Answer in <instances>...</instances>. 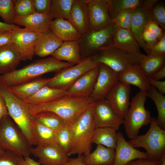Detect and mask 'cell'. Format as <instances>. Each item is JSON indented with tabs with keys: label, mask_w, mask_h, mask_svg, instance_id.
I'll return each instance as SVG.
<instances>
[{
	"label": "cell",
	"mask_w": 165,
	"mask_h": 165,
	"mask_svg": "<svg viewBox=\"0 0 165 165\" xmlns=\"http://www.w3.org/2000/svg\"><path fill=\"white\" fill-rule=\"evenodd\" d=\"M116 131L109 127L95 128L92 136V143L115 149L117 141Z\"/></svg>",
	"instance_id": "31"
},
{
	"label": "cell",
	"mask_w": 165,
	"mask_h": 165,
	"mask_svg": "<svg viewBox=\"0 0 165 165\" xmlns=\"http://www.w3.org/2000/svg\"><path fill=\"white\" fill-rule=\"evenodd\" d=\"M8 115V112L5 100L0 94V120L3 116Z\"/></svg>",
	"instance_id": "53"
},
{
	"label": "cell",
	"mask_w": 165,
	"mask_h": 165,
	"mask_svg": "<svg viewBox=\"0 0 165 165\" xmlns=\"http://www.w3.org/2000/svg\"><path fill=\"white\" fill-rule=\"evenodd\" d=\"M165 56L145 55L141 61L140 66L148 77H150L165 66Z\"/></svg>",
	"instance_id": "34"
},
{
	"label": "cell",
	"mask_w": 165,
	"mask_h": 165,
	"mask_svg": "<svg viewBox=\"0 0 165 165\" xmlns=\"http://www.w3.org/2000/svg\"><path fill=\"white\" fill-rule=\"evenodd\" d=\"M5 151L0 148V156L4 153Z\"/></svg>",
	"instance_id": "57"
},
{
	"label": "cell",
	"mask_w": 165,
	"mask_h": 165,
	"mask_svg": "<svg viewBox=\"0 0 165 165\" xmlns=\"http://www.w3.org/2000/svg\"><path fill=\"white\" fill-rule=\"evenodd\" d=\"M145 29L151 32L159 40L165 35L164 31L153 20L149 21L146 25Z\"/></svg>",
	"instance_id": "47"
},
{
	"label": "cell",
	"mask_w": 165,
	"mask_h": 165,
	"mask_svg": "<svg viewBox=\"0 0 165 165\" xmlns=\"http://www.w3.org/2000/svg\"><path fill=\"white\" fill-rule=\"evenodd\" d=\"M36 12L49 15L51 0H33Z\"/></svg>",
	"instance_id": "44"
},
{
	"label": "cell",
	"mask_w": 165,
	"mask_h": 165,
	"mask_svg": "<svg viewBox=\"0 0 165 165\" xmlns=\"http://www.w3.org/2000/svg\"><path fill=\"white\" fill-rule=\"evenodd\" d=\"M12 42L19 50L22 60H31L35 54L37 39L41 34L20 27L12 31Z\"/></svg>",
	"instance_id": "17"
},
{
	"label": "cell",
	"mask_w": 165,
	"mask_h": 165,
	"mask_svg": "<svg viewBox=\"0 0 165 165\" xmlns=\"http://www.w3.org/2000/svg\"><path fill=\"white\" fill-rule=\"evenodd\" d=\"M50 29L63 42L79 40L82 35L69 21L63 18L53 20Z\"/></svg>",
	"instance_id": "26"
},
{
	"label": "cell",
	"mask_w": 165,
	"mask_h": 165,
	"mask_svg": "<svg viewBox=\"0 0 165 165\" xmlns=\"http://www.w3.org/2000/svg\"><path fill=\"white\" fill-rule=\"evenodd\" d=\"M147 97L151 99L154 103L158 112L156 118L158 125L165 130V96L160 94L154 86H151L146 92Z\"/></svg>",
	"instance_id": "32"
},
{
	"label": "cell",
	"mask_w": 165,
	"mask_h": 165,
	"mask_svg": "<svg viewBox=\"0 0 165 165\" xmlns=\"http://www.w3.org/2000/svg\"><path fill=\"white\" fill-rule=\"evenodd\" d=\"M32 145L20 128L8 115L0 120V148L21 157L30 156Z\"/></svg>",
	"instance_id": "5"
},
{
	"label": "cell",
	"mask_w": 165,
	"mask_h": 165,
	"mask_svg": "<svg viewBox=\"0 0 165 165\" xmlns=\"http://www.w3.org/2000/svg\"><path fill=\"white\" fill-rule=\"evenodd\" d=\"M147 97L146 92L140 91L132 98L124 118L123 124L126 134L130 139L138 136L140 128L151 121V114L145 106Z\"/></svg>",
	"instance_id": "6"
},
{
	"label": "cell",
	"mask_w": 165,
	"mask_h": 165,
	"mask_svg": "<svg viewBox=\"0 0 165 165\" xmlns=\"http://www.w3.org/2000/svg\"><path fill=\"white\" fill-rule=\"evenodd\" d=\"M160 162V160L141 158L132 161L125 165H159Z\"/></svg>",
	"instance_id": "48"
},
{
	"label": "cell",
	"mask_w": 165,
	"mask_h": 165,
	"mask_svg": "<svg viewBox=\"0 0 165 165\" xmlns=\"http://www.w3.org/2000/svg\"><path fill=\"white\" fill-rule=\"evenodd\" d=\"M141 0H107L109 13L114 19L121 13L129 9H134L142 2Z\"/></svg>",
	"instance_id": "35"
},
{
	"label": "cell",
	"mask_w": 165,
	"mask_h": 165,
	"mask_svg": "<svg viewBox=\"0 0 165 165\" xmlns=\"http://www.w3.org/2000/svg\"><path fill=\"white\" fill-rule=\"evenodd\" d=\"M52 20L49 15L35 12L25 16H16L13 24L24 26L31 31L42 34L51 31L50 25Z\"/></svg>",
	"instance_id": "22"
},
{
	"label": "cell",
	"mask_w": 165,
	"mask_h": 165,
	"mask_svg": "<svg viewBox=\"0 0 165 165\" xmlns=\"http://www.w3.org/2000/svg\"><path fill=\"white\" fill-rule=\"evenodd\" d=\"M90 0H74L67 18L81 34L90 30L88 5Z\"/></svg>",
	"instance_id": "20"
},
{
	"label": "cell",
	"mask_w": 165,
	"mask_h": 165,
	"mask_svg": "<svg viewBox=\"0 0 165 165\" xmlns=\"http://www.w3.org/2000/svg\"><path fill=\"white\" fill-rule=\"evenodd\" d=\"M88 13L90 31H99L112 24L107 0H90Z\"/></svg>",
	"instance_id": "15"
},
{
	"label": "cell",
	"mask_w": 165,
	"mask_h": 165,
	"mask_svg": "<svg viewBox=\"0 0 165 165\" xmlns=\"http://www.w3.org/2000/svg\"><path fill=\"white\" fill-rule=\"evenodd\" d=\"M141 37L149 48L148 50L153 48L159 41L157 37L153 33L145 29L143 31Z\"/></svg>",
	"instance_id": "46"
},
{
	"label": "cell",
	"mask_w": 165,
	"mask_h": 165,
	"mask_svg": "<svg viewBox=\"0 0 165 165\" xmlns=\"http://www.w3.org/2000/svg\"><path fill=\"white\" fill-rule=\"evenodd\" d=\"M150 124V127L146 134L138 135L128 142L135 148L145 149L148 159L160 160L165 154V130L158 125L154 117H152Z\"/></svg>",
	"instance_id": "7"
},
{
	"label": "cell",
	"mask_w": 165,
	"mask_h": 165,
	"mask_svg": "<svg viewBox=\"0 0 165 165\" xmlns=\"http://www.w3.org/2000/svg\"><path fill=\"white\" fill-rule=\"evenodd\" d=\"M80 50L79 40L65 41L51 55L59 61L76 64L82 61Z\"/></svg>",
	"instance_id": "27"
},
{
	"label": "cell",
	"mask_w": 165,
	"mask_h": 165,
	"mask_svg": "<svg viewBox=\"0 0 165 165\" xmlns=\"http://www.w3.org/2000/svg\"><path fill=\"white\" fill-rule=\"evenodd\" d=\"M113 165H125L129 162L141 158L148 159L146 152H141L132 146L121 132H117V141L115 149Z\"/></svg>",
	"instance_id": "19"
},
{
	"label": "cell",
	"mask_w": 165,
	"mask_h": 165,
	"mask_svg": "<svg viewBox=\"0 0 165 165\" xmlns=\"http://www.w3.org/2000/svg\"><path fill=\"white\" fill-rule=\"evenodd\" d=\"M20 27L14 24H8L0 21V34L10 31Z\"/></svg>",
	"instance_id": "52"
},
{
	"label": "cell",
	"mask_w": 165,
	"mask_h": 165,
	"mask_svg": "<svg viewBox=\"0 0 165 165\" xmlns=\"http://www.w3.org/2000/svg\"><path fill=\"white\" fill-rule=\"evenodd\" d=\"M34 116L36 120L55 132L66 125L62 118L52 112H41L36 114Z\"/></svg>",
	"instance_id": "33"
},
{
	"label": "cell",
	"mask_w": 165,
	"mask_h": 165,
	"mask_svg": "<svg viewBox=\"0 0 165 165\" xmlns=\"http://www.w3.org/2000/svg\"><path fill=\"white\" fill-rule=\"evenodd\" d=\"M21 157L9 151H5L0 156V165H20Z\"/></svg>",
	"instance_id": "43"
},
{
	"label": "cell",
	"mask_w": 165,
	"mask_h": 165,
	"mask_svg": "<svg viewBox=\"0 0 165 165\" xmlns=\"http://www.w3.org/2000/svg\"><path fill=\"white\" fill-rule=\"evenodd\" d=\"M0 94L5 100L9 116L21 130L31 144L36 145L35 119L30 113V105L17 97L9 87L0 81Z\"/></svg>",
	"instance_id": "3"
},
{
	"label": "cell",
	"mask_w": 165,
	"mask_h": 165,
	"mask_svg": "<svg viewBox=\"0 0 165 165\" xmlns=\"http://www.w3.org/2000/svg\"><path fill=\"white\" fill-rule=\"evenodd\" d=\"M84 155L78 156L75 158L68 159L64 165H87L83 161Z\"/></svg>",
	"instance_id": "51"
},
{
	"label": "cell",
	"mask_w": 165,
	"mask_h": 165,
	"mask_svg": "<svg viewBox=\"0 0 165 165\" xmlns=\"http://www.w3.org/2000/svg\"><path fill=\"white\" fill-rule=\"evenodd\" d=\"M134 9H129L124 11L112 20V24L116 28L130 30L132 15Z\"/></svg>",
	"instance_id": "41"
},
{
	"label": "cell",
	"mask_w": 165,
	"mask_h": 165,
	"mask_svg": "<svg viewBox=\"0 0 165 165\" xmlns=\"http://www.w3.org/2000/svg\"><path fill=\"white\" fill-rule=\"evenodd\" d=\"M50 78H39L18 85L9 87L17 97L23 100L36 93L40 89L47 85Z\"/></svg>",
	"instance_id": "30"
},
{
	"label": "cell",
	"mask_w": 165,
	"mask_h": 165,
	"mask_svg": "<svg viewBox=\"0 0 165 165\" xmlns=\"http://www.w3.org/2000/svg\"><path fill=\"white\" fill-rule=\"evenodd\" d=\"M63 42L51 31L41 34L36 41L35 54L41 57L51 55Z\"/></svg>",
	"instance_id": "25"
},
{
	"label": "cell",
	"mask_w": 165,
	"mask_h": 165,
	"mask_svg": "<svg viewBox=\"0 0 165 165\" xmlns=\"http://www.w3.org/2000/svg\"><path fill=\"white\" fill-rule=\"evenodd\" d=\"M12 31L0 34V47L13 43Z\"/></svg>",
	"instance_id": "50"
},
{
	"label": "cell",
	"mask_w": 165,
	"mask_h": 165,
	"mask_svg": "<svg viewBox=\"0 0 165 165\" xmlns=\"http://www.w3.org/2000/svg\"><path fill=\"white\" fill-rule=\"evenodd\" d=\"M99 64L92 56L85 58L79 64L56 72L47 85L67 91L82 76Z\"/></svg>",
	"instance_id": "8"
},
{
	"label": "cell",
	"mask_w": 165,
	"mask_h": 165,
	"mask_svg": "<svg viewBox=\"0 0 165 165\" xmlns=\"http://www.w3.org/2000/svg\"><path fill=\"white\" fill-rule=\"evenodd\" d=\"M140 64L133 65L119 74V81L138 87L140 91L147 92L149 84L147 76L140 67Z\"/></svg>",
	"instance_id": "24"
},
{
	"label": "cell",
	"mask_w": 165,
	"mask_h": 165,
	"mask_svg": "<svg viewBox=\"0 0 165 165\" xmlns=\"http://www.w3.org/2000/svg\"><path fill=\"white\" fill-rule=\"evenodd\" d=\"M152 15L154 21L164 31L165 29V6L163 2H157L153 6Z\"/></svg>",
	"instance_id": "42"
},
{
	"label": "cell",
	"mask_w": 165,
	"mask_h": 165,
	"mask_svg": "<svg viewBox=\"0 0 165 165\" xmlns=\"http://www.w3.org/2000/svg\"><path fill=\"white\" fill-rule=\"evenodd\" d=\"M149 83L150 86L155 87L160 94L164 95L165 94V81L154 80L148 77Z\"/></svg>",
	"instance_id": "49"
},
{
	"label": "cell",
	"mask_w": 165,
	"mask_h": 165,
	"mask_svg": "<svg viewBox=\"0 0 165 165\" xmlns=\"http://www.w3.org/2000/svg\"><path fill=\"white\" fill-rule=\"evenodd\" d=\"M22 60L21 54L14 43L0 47V75L16 70Z\"/></svg>",
	"instance_id": "23"
},
{
	"label": "cell",
	"mask_w": 165,
	"mask_h": 165,
	"mask_svg": "<svg viewBox=\"0 0 165 165\" xmlns=\"http://www.w3.org/2000/svg\"><path fill=\"white\" fill-rule=\"evenodd\" d=\"M115 149L97 145L95 150L86 156L83 161L87 165H113Z\"/></svg>",
	"instance_id": "28"
},
{
	"label": "cell",
	"mask_w": 165,
	"mask_h": 165,
	"mask_svg": "<svg viewBox=\"0 0 165 165\" xmlns=\"http://www.w3.org/2000/svg\"><path fill=\"white\" fill-rule=\"evenodd\" d=\"M119 75L106 66L100 64L97 79L90 97L94 101L105 99L119 81Z\"/></svg>",
	"instance_id": "16"
},
{
	"label": "cell",
	"mask_w": 165,
	"mask_h": 165,
	"mask_svg": "<svg viewBox=\"0 0 165 165\" xmlns=\"http://www.w3.org/2000/svg\"><path fill=\"white\" fill-rule=\"evenodd\" d=\"M94 103L90 97L67 95L51 102L30 105V111L33 116L42 112H53L62 118L66 125L70 126L82 112L92 106Z\"/></svg>",
	"instance_id": "2"
},
{
	"label": "cell",
	"mask_w": 165,
	"mask_h": 165,
	"mask_svg": "<svg viewBox=\"0 0 165 165\" xmlns=\"http://www.w3.org/2000/svg\"><path fill=\"white\" fill-rule=\"evenodd\" d=\"M56 143L68 156L72 146L70 126L66 125L56 132Z\"/></svg>",
	"instance_id": "38"
},
{
	"label": "cell",
	"mask_w": 165,
	"mask_h": 165,
	"mask_svg": "<svg viewBox=\"0 0 165 165\" xmlns=\"http://www.w3.org/2000/svg\"><path fill=\"white\" fill-rule=\"evenodd\" d=\"M38 159L42 165H64L69 158L68 154L55 143L38 145L32 148L31 154Z\"/></svg>",
	"instance_id": "14"
},
{
	"label": "cell",
	"mask_w": 165,
	"mask_h": 165,
	"mask_svg": "<svg viewBox=\"0 0 165 165\" xmlns=\"http://www.w3.org/2000/svg\"><path fill=\"white\" fill-rule=\"evenodd\" d=\"M99 66L79 78L67 90L68 95L75 97H90L98 77Z\"/></svg>",
	"instance_id": "21"
},
{
	"label": "cell",
	"mask_w": 165,
	"mask_h": 165,
	"mask_svg": "<svg viewBox=\"0 0 165 165\" xmlns=\"http://www.w3.org/2000/svg\"><path fill=\"white\" fill-rule=\"evenodd\" d=\"M108 46L131 56L140 63L145 56L141 52L139 45L130 30L116 28Z\"/></svg>",
	"instance_id": "13"
},
{
	"label": "cell",
	"mask_w": 165,
	"mask_h": 165,
	"mask_svg": "<svg viewBox=\"0 0 165 165\" xmlns=\"http://www.w3.org/2000/svg\"><path fill=\"white\" fill-rule=\"evenodd\" d=\"M94 113V104L82 112L70 126L72 146L69 156L76 154L85 156L91 152L95 129Z\"/></svg>",
	"instance_id": "4"
},
{
	"label": "cell",
	"mask_w": 165,
	"mask_h": 165,
	"mask_svg": "<svg viewBox=\"0 0 165 165\" xmlns=\"http://www.w3.org/2000/svg\"><path fill=\"white\" fill-rule=\"evenodd\" d=\"M94 120L95 128L109 127L117 130L123 124L124 118L104 99L94 101Z\"/></svg>",
	"instance_id": "12"
},
{
	"label": "cell",
	"mask_w": 165,
	"mask_h": 165,
	"mask_svg": "<svg viewBox=\"0 0 165 165\" xmlns=\"http://www.w3.org/2000/svg\"><path fill=\"white\" fill-rule=\"evenodd\" d=\"M20 165H41L38 162L35 161L30 157V156H27L21 157L20 159Z\"/></svg>",
	"instance_id": "54"
},
{
	"label": "cell",
	"mask_w": 165,
	"mask_h": 165,
	"mask_svg": "<svg viewBox=\"0 0 165 165\" xmlns=\"http://www.w3.org/2000/svg\"><path fill=\"white\" fill-rule=\"evenodd\" d=\"M146 53L147 55L165 56V35L153 48L148 50Z\"/></svg>",
	"instance_id": "45"
},
{
	"label": "cell",
	"mask_w": 165,
	"mask_h": 165,
	"mask_svg": "<svg viewBox=\"0 0 165 165\" xmlns=\"http://www.w3.org/2000/svg\"><path fill=\"white\" fill-rule=\"evenodd\" d=\"M130 85L119 81L105 98L116 112L123 118L130 105Z\"/></svg>",
	"instance_id": "18"
},
{
	"label": "cell",
	"mask_w": 165,
	"mask_h": 165,
	"mask_svg": "<svg viewBox=\"0 0 165 165\" xmlns=\"http://www.w3.org/2000/svg\"><path fill=\"white\" fill-rule=\"evenodd\" d=\"M34 130L37 145L48 143H56V132L35 119Z\"/></svg>",
	"instance_id": "37"
},
{
	"label": "cell",
	"mask_w": 165,
	"mask_h": 165,
	"mask_svg": "<svg viewBox=\"0 0 165 165\" xmlns=\"http://www.w3.org/2000/svg\"><path fill=\"white\" fill-rule=\"evenodd\" d=\"M14 8L18 17L25 16L36 12L33 0H15Z\"/></svg>",
	"instance_id": "40"
},
{
	"label": "cell",
	"mask_w": 165,
	"mask_h": 165,
	"mask_svg": "<svg viewBox=\"0 0 165 165\" xmlns=\"http://www.w3.org/2000/svg\"><path fill=\"white\" fill-rule=\"evenodd\" d=\"M158 0H143L133 11L130 31L140 47L146 52L149 48L142 38V34L147 24L153 20L152 10Z\"/></svg>",
	"instance_id": "11"
},
{
	"label": "cell",
	"mask_w": 165,
	"mask_h": 165,
	"mask_svg": "<svg viewBox=\"0 0 165 165\" xmlns=\"http://www.w3.org/2000/svg\"><path fill=\"white\" fill-rule=\"evenodd\" d=\"M116 28L112 24L101 30L96 31L89 30L82 34L79 40L81 58L89 57L98 50L109 46Z\"/></svg>",
	"instance_id": "9"
},
{
	"label": "cell",
	"mask_w": 165,
	"mask_h": 165,
	"mask_svg": "<svg viewBox=\"0 0 165 165\" xmlns=\"http://www.w3.org/2000/svg\"><path fill=\"white\" fill-rule=\"evenodd\" d=\"M74 0H51L49 15L52 19H67Z\"/></svg>",
	"instance_id": "36"
},
{
	"label": "cell",
	"mask_w": 165,
	"mask_h": 165,
	"mask_svg": "<svg viewBox=\"0 0 165 165\" xmlns=\"http://www.w3.org/2000/svg\"><path fill=\"white\" fill-rule=\"evenodd\" d=\"M67 95L68 94L66 90L46 85L31 97L22 101L30 105H33L51 102Z\"/></svg>",
	"instance_id": "29"
},
{
	"label": "cell",
	"mask_w": 165,
	"mask_h": 165,
	"mask_svg": "<svg viewBox=\"0 0 165 165\" xmlns=\"http://www.w3.org/2000/svg\"><path fill=\"white\" fill-rule=\"evenodd\" d=\"M150 77L154 80H160L165 78V65Z\"/></svg>",
	"instance_id": "55"
},
{
	"label": "cell",
	"mask_w": 165,
	"mask_h": 165,
	"mask_svg": "<svg viewBox=\"0 0 165 165\" xmlns=\"http://www.w3.org/2000/svg\"><path fill=\"white\" fill-rule=\"evenodd\" d=\"M92 56L99 64H103L119 75L130 67L140 64L134 58L111 46L103 48Z\"/></svg>",
	"instance_id": "10"
},
{
	"label": "cell",
	"mask_w": 165,
	"mask_h": 165,
	"mask_svg": "<svg viewBox=\"0 0 165 165\" xmlns=\"http://www.w3.org/2000/svg\"><path fill=\"white\" fill-rule=\"evenodd\" d=\"M75 64L50 57L34 61L22 68L0 75V81L9 87L40 78L49 72H58Z\"/></svg>",
	"instance_id": "1"
},
{
	"label": "cell",
	"mask_w": 165,
	"mask_h": 165,
	"mask_svg": "<svg viewBox=\"0 0 165 165\" xmlns=\"http://www.w3.org/2000/svg\"><path fill=\"white\" fill-rule=\"evenodd\" d=\"M15 1V0H0V16L6 24H14L16 17Z\"/></svg>",
	"instance_id": "39"
},
{
	"label": "cell",
	"mask_w": 165,
	"mask_h": 165,
	"mask_svg": "<svg viewBox=\"0 0 165 165\" xmlns=\"http://www.w3.org/2000/svg\"><path fill=\"white\" fill-rule=\"evenodd\" d=\"M160 160L161 162L159 165H165V154L162 156Z\"/></svg>",
	"instance_id": "56"
}]
</instances>
